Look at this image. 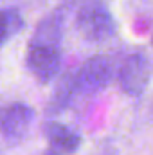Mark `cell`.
Returning a JSON list of instances; mask_svg holds the SVG:
<instances>
[{
  "instance_id": "obj_6",
  "label": "cell",
  "mask_w": 153,
  "mask_h": 155,
  "mask_svg": "<svg viewBox=\"0 0 153 155\" xmlns=\"http://www.w3.org/2000/svg\"><path fill=\"white\" fill-rule=\"evenodd\" d=\"M43 132H45V137H47L50 148L60 152L61 155L74 153L81 144L79 134L61 123H47Z\"/></svg>"
},
{
  "instance_id": "obj_1",
  "label": "cell",
  "mask_w": 153,
  "mask_h": 155,
  "mask_svg": "<svg viewBox=\"0 0 153 155\" xmlns=\"http://www.w3.org/2000/svg\"><path fill=\"white\" fill-rule=\"evenodd\" d=\"M76 27L79 35L92 43L105 41L115 33L114 18L101 0L83 2L76 16Z\"/></svg>"
},
{
  "instance_id": "obj_8",
  "label": "cell",
  "mask_w": 153,
  "mask_h": 155,
  "mask_svg": "<svg viewBox=\"0 0 153 155\" xmlns=\"http://www.w3.org/2000/svg\"><path fill=\"white\" fill-rule=\"evenodd\" d=\"M24 27V20H22V15L13 9V7H7L2 11V41L5 43L7 40L15 35H18Z\"/></svg>"
},
{
  "instance_id": "obj_9",
  "label": "cell",
  "mask_w": 153,
  "mask_h": 155,
  "mask_svg": "<svg viewBox=\"0 0 153 155\" xmlns=\"http://www.w3.org/2000/svg\"><path fill=\"white\" fill-rule=\"evenodd\" d=\"M45 155H61L60 153V152H56V150H52V148H50V150H49V152H47V153Z\"/></svg>"
},
{
  "instance_id": "obj_7",
  "label": "cell",
  "mask_w": 153,
  "mask_h": 155,
  "mask_svg": "<svg viewBox=\"0 0 153 155\" xmlns=\"http://www.w3.org/2000/svg\"><path fill=\"white\" fill-rule=\"evenodd\" d=\"M61 35H63V16L61 13H52L47 18H43L38 24L34 36L31 43H40V45H54L60 47L61 43Z\"/></svg>"
},
{
  "instance_id": "obj_3",
  "label": "cell",
  "mask_w": 153,
  "mask_h": 155,
  "mask_svg": "<svg viewBox=\"0 0 153 155\" xmlns=\"http://www.w3.org/2000/svg\"><path fill=\"white\" fill-rule=\"evenodd\" d=\"M150 76H151L150 61L142 54H137V52L128 54L119 65V72H117L121 88L130 96L142 94L150 81Z\"/></svg>"
},
{
  "instance_id": "obj_4",
  "label": "cell",
  "mask_w": 153,
  "mask_h": 155,
  "mask_svg": "<svg viewBox=\"0 0 153 155\" xmlns=\"http://www.w3.org/2000/svg\"><path fill=\"white\" fill-rule=\"evenodd\" d=\"M61 54L60 47L54 45H40L31 43L27 51V67L31 74L38 79L40 83H49L60 72Z\"/></svg>"
},
{
  "instance_id": "obj_2",
  "label": "cell",
  "mask_w": 153,
  "mask_h": 155,
  "mask_svg": "<svg viewBox=\"0 0 153 155\" xmlns=\"http://www.w3.org/2000/svg\"><path fill=\"white\" fill-rule=\"evenodd\" d=\"M112 78V63L105 56L88 58L72 76L74 90L79 96H94L103 90Z\"/></svg>"
},
{
  "instance_id": "obj_5",
  "label": "cell",
  "mask_w": 153,
  "mask_h": 155,
  "mask_svg": "<svg viewBox=\"0 0 153 155\" xmlns=\"http://www.w3.org/2000/svg\"><path fill=\"white\" fill-rule=\"evenodd\" d=\"M34 121V110L24 103H13L2 112V137L5 143H20Z\"/></svg>"
}]
</instances>
